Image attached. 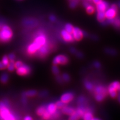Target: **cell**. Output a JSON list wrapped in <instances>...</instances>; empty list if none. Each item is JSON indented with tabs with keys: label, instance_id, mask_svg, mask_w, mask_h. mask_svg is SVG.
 I'll return each mask as SVG.
<instances>
[{
	"label": "cell",
	"instance_id": "1",
	"mask_svg": "<svg viewBox=\"0 0 120 120\" xmlns=\"http://www.w3.org/2000/svg\"><path fill=\"white\" fill-rule=\"evenodd\" d=\"M0 120H19L14 114L12 113L8 107L0 109Z\"/></svg>",
	"mask_w": 120,
	"mask_h": 120
},
{
	"label": "cell",
	"instance_id": "2",
	"mask_svg": "<svg viewBox=\"0 0 120 120\" xmlns=\"http://www.w3.org/2000/svg\"><path fill=\"white\" fill-rule=\"evenodd\" d=\"M13 33L10 28L6 25L3 26L0 30V40L3 42H6L12 38Z\"/></svg>",
	"mask_w": 120,
	"mask_h": 120
},
{
	"label": "cell",
	"instance_id": "3",
	"mask_svg": "<svg viewBox=\"0 0 120 120\" xmlns=\"http://www.w3.org/2000/svg\"><path fill=\"white\" fill-rule=\"evenodd\" d=\"M68 62V58L65 55H60L57 56L55 57L53 60V63L54 65H58V64H61V65H65Z\"/></svg>",
	"mask_w": 120,
	"mask_h": 120
},
{
	"label": "cell",
	"instance_id": "4",
	"mask_svg": "<svg viewBox=\"0 0 120 120\" xmlns=\"http://www.w3.org/2000/svg\"><path fill=\"white\" fill-rule=\"evenodd\" d=\"M31 68L27 65L23 64L17 69V72L20 76H27L31 73Z\"/></svg>",
	"mask_w": 120,
	"mask_h": 120
},
{
	"label": "cell",
	"instance_id": "5",
	"mask_svg": "<svg viewBox=\"0 0 120 120\" xmlns=\"http://www.w3.org/2000/svg\"><path fill=\"white\" fill-rule=\"evenodd\" d=\"M72 34L74 39L77 41L81 40L84 36V33L81 30L78 28H74Z\"/></svg>",
	"mask_w": 120,
	"mask_h": 120
},
{
	"label": "cell",
	"instance_id": "6",
	"mask_svg": "<svg viewBox=\"0 0 120 120\" xmlns=\"http://www.w3.org/2000/svg\"><path fill=\"white\" fill-rule=\"evenodd\" d=\"M117 9H115L112 7L108 9L105 12L106 18H107L108 19H114V18L116 16V14H117Z\"/></svg>",
	"mask_w": 120,
	"mask_h": 120
},
{
	"label": "cell",
	"instance_id": "7",
	"mask_svg": "<svg viewBox=\"0 0 120 120\" xmlns=\"http://www.w3.org/2000/svg\"><path fill=\"white\" fill-rule=\"evenodd\" d=\"M41 47V46L40 45L34 41V42L32 43L31 44H30L28 46L27 49L28 53L30 54H33L35 53Z\"/></svg>",
	"mask_w": 120,
	"mask_h": 120
},
{
	"label": "cell",
	"instance_id": "8",
	"mask_svg": "<svg viewBox=\"0 0 120 120\" xmlns=\"http://www.w3.org/2000/svg\"><path fill=\"white\" fill-rule=\"evenodd\" d=\"M74 97V95L72 93L67 92L64 94L61 97V101L66 104L71 102Z\"/></svg>",
	"mask_w": 120,
	"mask_h": 120
},
{
	"label": "cell",
	"instance_id": "9",
	"mask_svg": "<svg viewBox=\"0 0 120 120\" xmlns=\"http://www.w3.org/2000/svg\"><path fill=\"white\" fill-rule=\"evenodd\" d=\"M61 35L63 39L66 41V42H73L74 40L72 34L68 33L65 30H63L61 31Z\"/></svg>",
	"mask_w": 120,
	"mask_h": 120
},
{
	"label": "cell",
	"instance_id": "10",
	"mask_svg": "<svg viewBox=\"0 0 120 120\" xmlns=\"http://www.w3.org/2000/svg\"><path fill=\"white\" fill-rule=\"evenodd\" d=\"M109 8L108 3L105 1H102L100 3L97 4V10L98 12L103 11L105 12Z\"/></svg>",
	"mask_w": 120,
	"mask_h": 120
},
{
	"label": "cell",
	"instance_id": "11",
	"mask_svg": "<svg viewBox=\"0 0 120 120\" xmlns=\"http://www.w3.org/2000/svg\"><path fill=\"white\" fill-rule=\"evenodd\" d=\"M34 41L42 46L46 43V37L43 34H40L38 36H37Z\"/></svg>",
	"mask_w": 120,
	"mask_h": 120
},
{
	"label": "cell",
	"instance_id": "12",
	"mask_svg": "<svg viewBox=\"0 0 120 120\" xmlns=\"http://www.w3.org/2000/svg\"><path fill=\"white\" fill-rule=\"evenodd\" d=\"M49 48L48 45L46 43L43 46H41L37 51L38 52V54L41 56H44L48 54L49 52Z\"/></svg>",
	"mask_w": 120,
	"mask_h": 120
},
{
	"label": "cell",
	"instance_id": "13",
	"mask_svg": "<svg viewBox=\"0 0 120 120\" xmlns=\"http://www.w3.org/2000/svg\"><path fill=\"white\" fill-rule=\"evenodd\" d=\"M57 108L56 106V104L54 103H51L47 105L46 107V110L51 115V117L57 111Z\"/></svg>",
	"mask_w": 120,
	"mask_h": 120
},
{
	"label": "cell",
	"instance_id": "14",
	"mask_svg": "<svg viewBox=\"0 0 120 120\" xmlns=\"http://www.w3.org/2000/svg\"><path fill=\"white\" fill-rule=\"evenodd\" d=\"M62 111L65 114L68 115H71L73 113L75 112V110H74V109L73 108H71L70 107H67V106H65L64 107H63L62 109Z\"/></svg>",
	"mask_w": 120,
	"mask_h": 120
},
{
	"label": "cell",
	"instance_id": "15",
	"mask_svg": "<svg viewBox=\"0 0 120 120\" xmlns=\"http://www.w3.org/2000/svg\"><path fill=\"white\" fill-rule=\"evenodd\" d=\"M84 6L86 7V10L88 14H91L94 12L95 11V8L93 6L90 5L89 3H88L87 2H85L84 3Z\"/></svg>",
	"mask_w": 120,
	"mask_h": 120
},
{
	"label": "cell",
	"instance_id": "16",
	"mask_svg": "<svg viewBox=\"0 0 120 120\" xmlns=\"http://www.w3.org/2000/svg\"><path fill=\"white\" fill-rule=\"evenodd\" d=\"M97 19L100 22H103L104 21L106 16H105V12L103 11H100L97 13Z\"/></svg>",
	"mask_w": 120,
	"mask_h": 120
},
{
	"label": "cell",
	"instance_id": "17",
	"mask_svg": "<svg viewBox=\"0 0 120 120\" xmlns=\"http://www.w3.org/2000/svg\"><path fill=\"white\" fill-rule=\"evenodd\" d=\"M81 117L80 114L77 111H75L74 113L70 115L69 120H78Z\"/></svg>",
	"mask_w": 120,
	"mask_h": 120
},
{
	"label": "cell",
	"instance_id": "18",
	"mask_svg": "<svg viewBox=\"0 0 120 120\" xmlns=\"http://www.w3.org/2000/svg\"><path fill=\"white\" fill-rule=\"evenodd\" d=\"M84 120H93L94 118L91 112H85L84 115L82 116Z\"/></svg>",
	"mask_w": 120,
	"mask_h": 120
},
{
	"label": "cell",
	"instance_id": "19",
	"mask_svg": "<svg viewBox=\"0 0 120 120\" xmlns=\"http://www.w3.org/2000/svg\"><path fill=\"white\" fill-rule=\"evenodd\" d=\"M120 83L119 82H112V83L109 86V89H113L115 90H117L118 89H119V87H120Z\"/></svg>",
	"mask_w": 120,
	"mask_h": 120
},
{
	"label": "cell",
	"instance_id": "20",
	"mask_svg": "<svg viewBox=\"0 0 120 120\" xmlns=\"http://www.w3.org/2000/svg\"><path fill=\"white\" fill-rule=\"evenodd\" d=\"M95 92L96 94H106V91L105 88L102 86H98L95 88Z\"/></svg>",
	"mask_w": 120,
	"mask_h": 120
},
{
	"label": "cell",
	"instance_id": "21",
	"mask_svg": "<svg viewBox=\"0 0 120 120\" xmlns=\"http://www.w3.org/2000/svg\"><path fill=\"white\" fill-rule=\"evenodd\" d=\"M46 107L41 106L37 109V113L38 115L42 116V115L44 114V112H45V111H46Z\"/></svg>",
	"mask_w": 120,
	"mask_h": 120
},
{
	"label": "cell",
	"instance_id": "22",
	"mask_svg": "<svg viewBox=\"0 0 120 120\" xmlns=\"http://www.w3.org/2000/svg\"><path fill=\"white\" fill-rule=\"evenodd\" d=\"M9 79V76L7 73H4L2 75V76L0 78V80L3 83L5 84L8 82Z\"/></svg>",
	"mask_w": 120,
	"mask_h": 120
},
{
	"label": "cell",
	"instance_id": "23",
	"mask_svg": "<svg viewBox=\"0 0 120 120\" xmlns=\"http://www.w3.org/2000/svg\"><path fill=\"white\" fill-rule=\"evenodd\" d=\"M36 94H37V91L34 90H29V91H28L24 93L25 96H29V97L34 96Z\"/></svg>",
	"mask_w": 120,
	"mask_h": 120
},
{
	"label": "cell",
	"instance_id": "24",
	"mask_svg": "<svg viewBox=\"0 0 120 120\" xmlns=\"http://www.w3.org/2000/svg\"><path fill=\"white\" fill-rule=\"evenodd\" d=\"M105 52L106 53L110 54L111 55H115L117 54V52L115 50L111 48H106L105 49Z\"/></svg>",
	"mask_w": 120,
	"mask_h": 120
},
{
	"label": "cell",
	"instance_id": "25",
	"mask_svg": "<svg viewBox=\"0 0 120 120\" xmlns=\"http://www.w3.org/2000/svg\"><path fill=\"white\" fill-rule=\"evenodd\" d=\"M105 96H106L105 94H96L95 98L97 101L100 102V101H102L104 99Z\"/></svg>",
	"mask_w": 120,
	"mask_h": 120
},
{
	"label": "cell",
	"instance_id": "26",
	"mask_svg": "<svg viewBox=\"0 0 120 120\" xmlns=\"http://www.w3.org/2000/svg\"><path fill=\"white\" fill-rule=\"evenodd\" d=\"M65 30L68 33H71V34L72 33V32L73 31V29H74V27H73V26L71 24H67L65 25Z\"/></svg>",
	"mask_w": 120,
	"mask_h": 120
},
{
	"label": "cell",
	"instance_id": "27",
	"mask_svg": "<svg viewBox=\"0 0 120 120\" xmlns=\"http://www.w3.org/2000/svg\"><path fill=\"white\" fill-rule=\"evenodd\" d=\"M7 68L9 71H13L15 68V63L14 61H10L8 65L7 66Z\"/></svg>",
	"mask_w": 120,
	"mask_h": 120
},
{
	"label": "cell",
	"instance_id": "28",
	"mask_svg": "<svg viewBox=\"0 0 120 120\" xmlns=\"http://www.w3.org/2000/svg\"><path fill=\"white\" fill-rule=\"evenodd\" d=\"M55 104L56 107H57L58 109H62L63 107H64L65 106H66V104L63 102L62 101H57Z\"/></svg>",
	"mask_w": 120,
	"mask_h": 120
},
{
	"label": "cell",
	"instance_id": "29",
	"mask_svg": "<svg viewBox=\"0 0 120 120\" xmlns=\"http://www.w3.org/2000/svg\"><path fill=\"white\" fill-rule=\"evenodd\" d=\"M2 62L3 63V64L5 65V66L7 68L9 63V59L8 57V56H4L3 59H2Z\"/></svg>",
	"mask_w": 120,
	"mask_h": 120
},
{
	"label": "cell",
	"instance_id": "30",
	"mask_svg": "<svg viewBox=\"0 0 120 120\" xmlns=\"http://www.w3.org/2000/svg\"><path fill=\"white\" fill-rule=\"evenodd\" d=\"M112 24H114L115 27H120V18H117L116 19H114V21Z\"/></svg>",
	"mask_w": 120,
	"mask_h": 120
},
{
	"label": "cell",
	"instance_id": "31",
	"mask_svg": "<svg viewBox=\"0 0 120 120\" xmlns=\"http://www.w3.org/2000/svg\"><path fill=\"white\" fill-rule=\"evenodd\" d=\"M52 73L55 75H58L60 73V70L58 68V67L56 65H54L52 67Z\"/></svg>",
	"mask_w": 120,
	"mask_h": 120
},
{
	"label": "cell",
	"instance_id": "32",
	"mask_svg": "<svg viewBox=\"0 0 120 120\" xmlns=\"http://www.w3.org/2000/svg\"><path fill=\"white\" fill-rule=\"evenodd\" d=\"M85 86L86 88H87L88 90H91L93 89V85L91 83V82H90L88 81H86L85 82Z\"/></svg>",
	"mask_w": 120,
	"mask_h": 120
},
{
	"label": "cell",
	"instance_id": "33",
	"mask_svg": "<svg viewBox=\"0 0 120 120\" xmlns=\"http://www.w3.org/2000/svg\"><path fill=\"white\" fill-rule=\"evenodd\" d=\"M78 3V0H72L70 3V7L71 8H75L77 6Z\"/></svg>",
	"mask_w": 120,
	"mask_h": 120
},
{
	"label": "cell",
	"instance_id": "34",
	"mask_svg": "<svg viewBox=\"0 0 120 120\" xmlns=\"http://www.w3.org/2000/svg\"><path fill=\"white\" fill-rule=\"evenodd\" d=\"M109 94L111 97L112 98H115L116 97V95H117V93H116V91L115 90L113 89H109Z\"/></svg>",
	"mask_w": 120,
	"mask_h": 120
},
{
	"label": "cell",
	"instance_id": "35",
	"mask_svg": "<svg viewBox=\"0 0 120 120\" xmlns=\"http://www.w3.org/2000/svg\"><path fill=\"white\" fill-rule=\"evenodd\" d=\"M62 78L63 80H64L66 82H68L70 80V77L69 76V75L66 73H64L63 74Z\"/></svg>",
	"mask_w": 120,
	"mask_h": 120
},
{
	"label": "cell",
	"instance_id": "36",
	"mask_svg": "<svg viewBox=\"0 0 120 120\" xmlns=\"http://www.w3.org/2000/svg\"><path fill=\"white\" fill-rule=\"evenodd\" d=\"M78 103L79 104H83L84 102H85V98L84 97H82V96L79 97L78 99Z\"/></svg>",
	"mask_w": 120,
	"mask_h": 120
},
{
	"label": "cell",
	"instance_id": "37",
	"mask_svg": "<svg viewBox=\"0 0 120 120\" xmlns=\"http://www.w3.org/2000/svg\"><path fill=\"white\" fill-rule=\"evenodd\" d=\"M22 65V63L20 61H17L15 63V68L18 69V68H19Z\"/></svg>",
	"mask_w": 120,
	"mask_h": 120
},
{
	"label": "cell",
	"instance_id": "38",
	"mask_svg": "<svg viewBox=\"0 0 120 120\" xmlns=\"http://www.w3.org/2000/svg\"><path fill=\"white\" fill-rule=\"evenodd\" d=\"M8 57L10 61H14L15 59V56L13 54H10Z\"/></svg>",
	"mask_w": 120,
	"mask_h": 120
},
{
	"label": "cell",
	"instance_id": "39",
	"mask_svg": "<svg viewBox=\"0 0 120 120\" xmlns=\"http://www.w3.org/2000/svg\"><path fill=\"white\" fill-rule=\"evenodd\" d=\"M94 66L96 68H99L101 67V64L98 62H94Z\"/></svg>",
	"mask_w": 120,
	"mask_h": 120
},
{
	"label": "cell",
	"instance_id": "40",
	"mask_svg": "<svg viewBox=\"0 0 120 120\" xmlns=\"http://www.w3.org/2000/svg\"><path fill=\"white\" fill-rule=\"evenodd\" d=\"M75 55H77V57L79 58H82V57H83V55H82V52H76V54Z\"/></svg>",
	"mask_w": 120,
	"mask_h": 120
},
{
	"label": "cell",
	"instance_id": "41",
	"mask_svg": "<svg viewBox=\"0 0 120 120\" xmlns=\"http://www.w3.org/2000/svg\"><path fill=\"white\" fill-rule=\"evenodd\" d=\"M50 20L52 22H55L56 20V18L54 15H51L50 17Z\"/></svg>",
	"mask_w": 120,
	"mask_h": 120
},
{
	"label": "cell",
	"instance_id": "42",
	"mask_svg": "<svg viewBox=\"0 0 120 120\" xmlns=\"http://www.w3.org/2000/svg\"><path fill=\"white\" fill-rule=\"evenodd\" d=\"M70 51H71V52L74 54H76V52H77V51L76 50V49H75L74 48H71Z\"/></svg>",
	"mask_w": 120,
	"mask_h": 120
},
{
	"label": "cell",
	"instance_id": "43",
	"mask_svg": "<svg viewBox=\"0 0 120 120\" xmlns=\"http://www.w3.org/2000/svg\"><path fill=\"white\" fill-rule=\"evenodd\" d=\"M6 67L3 64L2 62H0V70H3L6 68Z\"/></svg>",
	"mask_w": 120,
	"mask_h": 120
},
{
	"label": "cell",
	"instance_id": "44",
	"mask_svg": "<svg viewBox=\"0 0 120 120\" xmlns=\"http://www.w3.org/2000/svg\"><path fill=\"white\" fill-rule=\"evenodd\" d=\"M24 120H33L32 118L29 116H27L24 118Z\"/></svg>",
	"mask_w": 120,
	"mask_h": 120
},
{
	"label": "cell",
	"instance_id": "45",
	"mask_svg": "<svg viewBox=\"0 0 120 120\" xmlns=\"http://www.w3.org/2000/svg\"><path fill=\"white\" fill-rule=\"evenodd\" d=\"M93 1V2L94 3L96 4H99V3H100L101 1H102V0H92Z\"/></svg>",
	"mask_w": 120,
	"mask_h": 120
},
{
	"label": "cell",
	"instance_id": "46",
	"mask_svg": "<svg viewBox=\"0 0 120 120\" xmlns=\"http://www.w3.org/2000/svg\"><path fill=\"white\" fill-rule=\"evenodd\" d=\"M118 101L120 103V92L118 94Z\"/></svg>",
	"mask_w": 120,
	"mask_h": 120
},
{
	"label": "cell",
	"instance_id": "47",
	"mask_svg": "<svg viewBox=\"0 0 120 120\" xmlns=\"http://www.w3.org/2000/svg\"><path fill=\"white\" fill-rule=\"evenodd\" d=\"M22 102H23L24 104H26V102H27V101H26V99H25V98H24L22 99Z\"/></svg>",
	"mask_w": 120,
	"mask_h": 120
},
{
	"label": "cell",
	"instance_id": "48",
	"mask_svg": "<svg viewBox=\"0 0 120 120\" xmlns=\"http://www.w3.org/2000/svg\"><path fill=\"white\" fill-rule=\"evenodd\" d=\"M93 120H99L98 119H96V118H94Z\"/></svg>",
	"mask_w": 120,
	"mask_h": 120
},
{
	"label": "cell",
	"instance_id": "49",
	"mask_svg": "<svg viewBox=\"0 0 120 120\" xmlns=\"http://www.w3.org/2000/svg\"><path fill=\"white\" fill-rule=\"evenodd\" d=\"M119 7H120V2L119 3Z\"/></svg>",
	"mask_w": 120,
	"mask_h": 120
},
{
	"label": "cell",
	"instance_id": "50",
	"mask_svg": "<svg viewBox=\"0 0 120 120\" xmlns=\"http://www.w3.org/2000/svg\"><path fill=\"white\" fill-rule=\"evenodd\" d=\"M119 89H120V87H119Z\"/></svg>",
	"mask_w": 120,
	"mask_h": 120
},
{
	"label": "cell",
	"instance_id": "51",
	"mask_svg": "<svg viewBox=\"0 0 120 120\" xmlns=\"http://www.w3.org/2000/svg\"><path fill=\"white\" fill-rule=\"evenodd\" d=\"M88 1H92V0H88Z\"/></svg>",
	"mask_w": 120,
	"mask_h": 120
}]
</instances>
